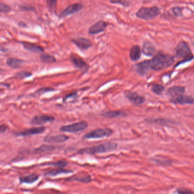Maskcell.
Instances as JSON below:
<instances>
[{
    "label": "cell",
    "instance_id": "obj_7",
    "mask_svg": "<svg viewBox=\"0 0 194 194\" xmlns=\"http://www.w3.org/2000/svg\"><path fill=\"white\" fill-rule=\"evenodd\" d=\"M70 60L75 67L79 69L83 72H87L89 68L88 64L81 58L75 54H71L70 55Z\"/></svg>",
    "mask_w": 194,
    "mask_h": 194
},
{
    "label": "cell",
    "instance_id": "obj_29",
    "mask_svg": "<svg viewBox=\"0 0 194 194\" xmlns=\"http://www.w3.org/2000/svg\"><path fill=\"white\" fill-rule=\"evenodd\" d=\"M46 165H51V166H53L54 167H64L68 165V163L67 162H66L65 160H60V161H58L56 162L48 163H47Z\"/></svg>",
    "mask_w": 194,
    "mask_h": 194
},
{
    "label": "cell",
    "instance_id": "obj_39",
    "mask_svg": "<svg viewBox=\"0 0 194 194\" xmlns=\"http://www.w3.org/2000/svg\"><path fill=\"white\" fill-rule=\"evenodd\" d=\"M22 25H20V26H21V27H26V25L24 22H22Z\"/></svg>",
    "mask_w": 194,
    "mask_h": 194
},
{
    "label": "cell",
    "instance_id": "obj_12",
    "mask_svg": "<svg viewBox=\"0 0 194 194\" xmlns=\"http://www.w3.org/2000/svg\"><path fill=\"white\" fill-rule=\"evenodd\" d=\"M55 118L51 116L41 115L35 116L31 121V124L34 125H41L44 124L52 122L55 121Z\"/></svg>",
    "mask_w": 194,
    "mask_h": 194
},
{
    "label": "cell",
    "instance_id": "obj_10",
    "mask_svg": "<svg viewBox=\"0 0 194 194\" xmlns=\"http://www.w3.org/2000/svg\"><path fill=\"white\" fill-rule=\"evenodd\" d=\"M108 25L109 23L103 20H100L89 28L88 34L95 35L101 33L105 31L106 27Z\"/></svg>",
    "mask_w": 194,
    "mask_h": 194
},
{
    "label": "cell",
    "instance_id": "obj_15",
    "mask_svg": "<svg viewBox=\"0 0 194 194\" xmlns=\"http://www.w3.org/2000/svg\"><path fill=\"white\" fill-rule=\"evenodd\" d=\"M170 101L173 103L180 104H194V98L182 94L177 96L173 97Z\"/></svg>",
    "mask_w": 194,
    "mask_h": 194
},
{
    "label": "cell",
    "instance_id": "obj_35",
    "mask_svg": "<svg viewBox=\"0 0 194 194\" xmlns=\"http://www.w3.org/2000/svg\"><path fill=\"white\" fill-rule=\"evenodd\" d=\"M20 8L23 11H28V12H33L35 11V9L33 6L30 5H21L20 6Z\"/></svg>",
    "mask_w": 194,
    "mask_h": 194
},
{
    "label": "cell",
    "instance_id": "obj_19",
    "mask_svg": "<svg viewBox=\"0 0 194 194\" xmlns=\"http://www.w3.org/2000/svg\"><path fill=\"white\" fill-rule=\"evenodd\" d=\"M141 56V49L138 45H135L131 48L130 58L133 62L138 60Z\"/></svg>",
    "mask_w": 194,
    "mask_h": 194
},
{
    "label": "cell",
    "instance_id": "obj_17",
    "mask_svg": "<svg viewBox=\"0 0 194 194\" xmlns=\"http://www.w3.org/2000/svg\"><path fill=\"white\" fill-rule=\"evenodd\" d=\"M135 71L141 75H144L148 72L150 68V61L146 60L139 63L136 64L135 66Z\"/></svg>",
    "mask_w": 194,
    "mask_h": 194
},
{
    "label": "cell",
    "instance_id": "obj_32",
    "mask_svg": "<svg viewBox=\"0 0 194 194\" xmlns=\"http://www.w3.org/2000/svg\"><path fill=\"white\" fill-rule=\"evenodd\" d=\"M110 2L112 4H117L121 5L125 7L129 6L130 3L129 2L127 1L126 0H110Z\"/></svg>",
    "mask_w": 194,
    "mask_h": 194
},
{
    "label": "cell",
    "instance_id": "obj_30",
    "mask_svg": "<svg viewBox=\"0 0 194 194\" xmlns=\"http://www.w3.org/2000/svg\"><path fill=\"white\" fill-rule=\"evenodd\" d=\"M73 180L76 181H80L82 183H89L91 181L92 179L89 175L88 176H83V177H76L73 179Z\"/></svg>",
    "mask_w": 194,
    "mask_h": 194
},
{
    "label": "cell",
    "instance_id": "obj_3",
    "mask_svg": "<svg viewBox=\"0 0 194 194\" xmlns=\"http://www.w3.org/2000/svg\"><path fill=\"white\" fill-rule=\"evenodd\" d=\"M160 13V9L156 6L150 8L142 7L136 13V16L142 20H151L156 18Z\"/></svg>",
    "mask_w": 194,
    "mask_h": 194
},
{
    "label": "cell",
    "instance_id": "obj_20",
    "mask_svg": "<svg viewBox=\"0 0 194 194\" xmlns=\"http://www.w3.org/2000/svg\"><path fill=\"white\" fill-rule=\"evenodd\" d=\"M73 173L72 170H69L67 169H63V167H58V169L51 170L45 173V175L48 177H56L60 174H71Z\"/></svg>",
    "mask_w": 194,
    "mask_h": 194
},
{
    "label": "cell",
    "instance_id": "obj_1",
    "mask_svg": "<svg viewBox=\"0 0 194 194\" xmlns=\"http://www.w3.org/2000/svg\"><path fill=\"white\" fill-rule=\"evenodd\" d=\"M174 62L172 56L158 54L155 55L150 61V68L155 71H160L171 66Z\"/></svg>",
    "mask_w": 194,
    "mask_h": 194
},
{
    "label": "cell",
    "instance_id": "obj_26",
    "mask_svg": "<svg viewBox=\"0 0 194 194\" xmlns=\"http://www.w3.org/2000/svg\"><path fill=\"white\" fill-rule=\"evenodd\" d=\"M40 59L43 63H54L56 62V59L53 55L43 54L40 55Z\"/></svg>",
    "mask_w": 194,
    "mask_h": 194
},
{
    "label": "cell",
    "instance_id": "obj_5",
    "mask_svg": "<svg viewBox=\"0 0 194 194\" xmlns=\"http://www.w3.org/2000/svg\"><path fill=\"white\" fill-rule=\"evenodd\" d=\"M113 131L110 128H99L89 132L83 138L86 139H99L110 137Z\"/></svg>",
    "mask_w": 194,
    "mask_h": 194
},
{
    "label": "cell",
    "instance_id": "obj_36",
    "mask_svg": "<svg viewBox=\"0 0 194 194\" xmlns=\"http://www.w3.org/2000/svg\"><path fill=\"white\" fill-rule=\"evenodd\" d=\"M54 90H55L54 89L51 88H42L38 89V91L36 92V93L37 95L42 94V93H45V92L46 93V92H52V91H54Z\"/></svg>",
    "mask_w": 194,
    "mask_h": 194
},
{
    "label": "cell",
    "instance_id": "obj_6",
    "mask_svg": "<svg viewBox=\"0 0 194 194\" xmlns=\"http://www.w3.org/2000/svg\"><path fill=\"white\" fill-rule=\"evenodd\" d=\"M175 51L178 56L184 58L185 61H189L194 58L190 47L184 41H181L178 44Z\"/></svg>",
    "mask_w": 194,
    "mask_h": 194
},
{
    "label": "cell",
    "instance_id": "obj_16",
    "mask_svg": "<svg viewBox=\"0 0 194 194\" xmlns=\"http://www.w3.org/2000/svg\"><path fill=\"white\" fill-rule=\"evenodd\" d=\"M19 43L21 44L26 50L35 53H42L44 52V49L42 47L38 46L34 43L26 42H19Z\"/></svg>",
    "mask_w": 194,
    "mask_h": 194
},
{
    "label": "cell",
    "instance_id": "obj_21",
    "mask_svg": "<svg viewBox=\"0 0 194 194\" xmlns=\"http://www.w3.org/2000/svg\"><path fill=\"white\" fill-rule=\"evenodd\" d=\"M185 92V88L181 86H174L168 89L167 93L169 96L175 97L181 95Z\"/></svg>",
    "mask_w": 194,
    "mask_h": 194
},
{
    "label": "cell",
    "instance_id": "obj_37",
    "mask_svg": "<svg viewBox=\"0 0 194 194\" xmlns=\"http://www.w3.org/2000/svg\"><path fill=\"white\" fill-rule=\"evenodd\" d=\"M8 127L5 125H1L0 126V132L1 134L5 133L7 130L8 129Z\"/></svg>",
    "mask_w": 194,
    "mask_h": 194
},
{
    "label": "cell",
    "instance_id": "obj_34",
    "mask_svg": "<svg viewBox=\"0 0 194 194\" xmlns=\"http://www.w3.org/2000/svg\"><path fill=\"white\" fill-rule=\"evenodd\" d=\"M11 10V8L8 5L1 3L0 4V12L1 13H7Z\"/></svg>",
    "mask_w": 194,
    "mask_h": 194
},
{
    "label": "cell",
    "instance_id": "obj_33",
    "mask_svg": "<svg viewBox=\"0 0 194 194\" xmlns=\"http://www.w3.org/2000/svg\"><path fill=\"white\" fill-rule=\"evenodd\" d=\"M32 74L31 72H27V71H22V72L17 73L16 77L19 79H25L26 77H28L31 76Z\"/></svg>",
    "mask_w": 194,
    "mask_h": 194
},
{
    "label": "cell",
    "instance_id": "obj_38",
    "mask_svg": "<svg viewBox=\"0 0 194 194\" xmlns=\"http://www.w3.org/2000/svg\"><path fill=\"white\" fill-rule=\"evenodd\" d=\"M178 193H182V194H185V193H193V192L192 191H178Z\"/></svg>",
    "mask_w": 194,
    "mask_h": 194
},
{
    "label": "cell",
    "instance_id": "obj_31",
    "mask_svg": "<svg viewBox=\"0 0 194 194\" xmlns=\"http://www.w3.org/2000/svg\"><path fill=\"white\" fill-rule=\"evenodd\" d=\"M172 12L175 17L183 16V9L180 7H174L172 8Z\"/></svg>",
    "mask_w": 194,
    "mask_h": 194
},
{
    "label": "cell",
    "instance_id": "obj_14",
    "mask_svg": "<svg viewBox=\"0 0 194 194\" xmlns=\"http://www.w3.org/2000/svg\"><path fill=\"white\" fill-rule=\"evenodd\" d=\"M125 96L129 101L135 105H141L143 104L145 101L144 97L140 96L138 93L135 92L126 91L125 92Z\"/></svg>",
    "mask_w": 194,
    "mask_h": 194
},
{
    "label": "cell",
    "instance_id": "obj_18",
    "mask_svg": "<svg viewBox=\"0 0 194 194\" xmlns=\"http://www.w3.org/2000/svg\"><path fill=\"white\" fill-rule=\"evenodd\" d=\"M142 52L147 56H152L155 54L156 50L153 44L150 42H145L142 47Z\"/></svg>",
    "mask_w": 194,
    "mask_h": 194
},
{
    "label": "cell",
    "instance_id": "obj_28",
    "mask_svg": "<svg viewBox=\"0 0 194 194\" xmlns=\"http://www.w3.org/2000/svg\"><path fill=\"white\" fill-rule=\"evenodd\" d=\"M165 88L163 85L160 84L153 85L152 87V91L154 93L157 95H160L163 92Z\"/></svg>",
    "mask_w": 194,
    "mask_h": 194
},
{
    "label": "cell",
    "instance_id": "obj_2",
    "mask_svg": "<svg viewBox=\"0 0 194 194\" xmlns=\"http://www.w3.org/2000/svg\"><path fill=\"white\" fill-rule=\"evenodd\" d=\"M117 148V145L114 143L107 142L105 144L93 146L89 148H83L80 149L79 153L80 154H102L107 152H112Z\"/></svg>",
    "mask_w": 194,
    "mask_h": 194
},
{
    "label": "cell",
    "instance_id": "obj_9",
    "mask_svg": "<svg viewBox=\"0 0 194 194\" xmlns=\"http://www.w3.org/2000/svg\"><path fill=\"white\" fill-rule=\"evenodd\" d=\"M71 41L80 49V50H87L93 45L92 43L91 42V41L89 39L84 37H78L72 39Z\"/></svg>",
    "mask_w": 194,
    "mask_h": 194
},
{
    "label": "cell",
    "instance_id": "obj_13",
    "mask_svg": "<svg viewBox=\"0 0 194 194\" xmlns=\"http://www.w3.org/2000/svg\"><path fill=\"white\" fill-rule=\"evenodd\" d=\"M69 138L67 135H47L45 137L44 142L48 144H59L66 142Z\"/></svg>",
    "mask_w": 194,
    "mask_h": 194
},
{
    "label": "cell",
    "instance_id": "obj_23",
    "mask_svg": "<svg viewBox=\"0 0 194 194\" xmlns=\"http://www.w3.org/2000/svg\"><path fill=\"white\" fill-rule=\"evenodd\" d=\"M126 114L122 111L120 110H110L104 112L101 114V116L106 118H116L120 116H124Z\"/></svg>",
    "mask_w": 194,
    "mask_h": 194
},
{
    "label": "cell",
    "instance_id": "obj_27",
    "mask_svg": "<svg viewBox=\"0 0 194 194\" xmlns=\"http://www.w3.org/2000/svg\"><path fill=\"white\" fill-rule=\"evenodd\" d=\"M58 0H46V5L49 12L51 13H56Z\"/></svg>",
    "mask_w": 194,
    "mask_h": 194
},
{
    "label": "cell",
    "instance_id": "obj_22",
    "mask_svg": "<svg viewBox=\"0 0 194 194\" xmlns=\"http://www.w3.org/2000/svg\"><path fill=\"white\" fill-rule=\"evenodd\" d=\"M39 178V175L37 174H31L25 177H20L19 180L21 183H25V184H32L34 182L37 181L38 179Z\"/></svg>",
    "mask_w": 194,
    "mask_h": 194
},
{
    "label": "cell",
    "instance_id": "obj_4",
    "mask_svg": "<svg viewBox=\"0 0 194 194\" xmlns=\"http://www.w3.org/2000/svg\"><path fill=\"white\" fill-rule=\"evenodd\" d=\"M88 124L85 121H82L79 122H75L72 124L62 126L60 128L59 131L61 132L76 133L85 130L88 128Z\"/></svg>",
    "mask_w": 194,
    "mask_h": 194
},
{
    "label": "cell",
    "instance_id": "obj_8",
    "mask_svg": "<svg viewBox=\"0 0 194 194\" xmlns=\"http://www.w3.org/2000/svg\"><path fill=\"white\" fill-rule=\"evenodd\" d=\"M45 131V128L44 127H34L32 128H30L28 129H26L25 131H21L15 132L13 135L18 137H27L30 135H37L43 133Z\"/></svg>",
    "mask_w": 194,
    "mask_h": 194
},
{
    "label": "cell",
    "instance_id": "obj_24",
    "mask_svg": "<svg viewBox=\"0 0 194 194\" xmlns=\"http://www.w3.org/2000/svg\"><path fill=\"white\" fill-rule=\"evenodd\" d=\"M23 62H24L21 59L10 58L7 59L6 64L10 67L13 68H18L21 67L22 64Z\"/></svg>",
    "mask_w": 194,
    "mask_h": 194
},
{
    "label": "cell",
    "instance_id": "obj_11",
    "mask_svg": "<svg viewBox=\"0 0 194 194\" xmlns=\"http://www.w3.org/2000/svg\"><path fill=\"white\" fill-rule=\"evenodd\" d=\"M83 8V6L80 4L76 3V4L71 5L65 9H64L63 11L60 14V17L61 18H64L74 14H75L80 12Z\"/></svg>",
    "mask_w": 194,
    "mask_h": 194
},
{
    "label": "cell",
    "instance_id": "obj_25",
    "mask_svg": "<svg viewBox=\"0 0 194 194\" xmlns=\"http://www.w3.org/2000/svg\"><path fill=\"white\" fill-rule=\"evenodd\" d=\"M55 146L48 145H42L39 148H37L34 150V152L37 153H41L44 152H52L55 149Z\"/></svg>",
    "mask_w": 194,
    "mask_h": 194
}]
</instances>
